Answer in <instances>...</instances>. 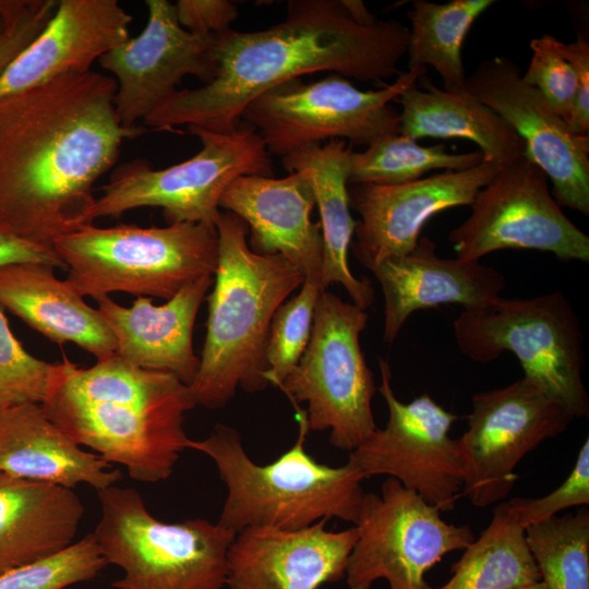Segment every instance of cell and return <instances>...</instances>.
I'll use <instances>...</instances> for the list:
<instances>
[{
	"label": "cell",
	"mask_w": 589,
	"mask_h": 589,
	"mask_svg": "<svg viewBox=\"0 0 589 589\" xmlns=\"http://www.w3.org/2000/svg\"><path fill=\"white\" fill-rule=\"evenodd\" d=\"M116 80L69 73L0 99V228L52 249L94 221L93 187L119 156L125 128Z\"/></svg>",
	"instance_id": "6da1fadb"
},
{
	"label": "cell",
	"mask_w": 589,
	"mask_h": 589,
	"mask_svg": "<svg viewBox=\"0 0 589 589\" xmlns=\"http://www.w3.org/2000/svg\"><path fill=\"white\" fill-rule=\"evenodd\" d=\"M408 37L409 28L397 20L358 22L344 0H289L286 17L268 28L218 34L215 77L176 91L144 123L163 131L185 124L230 133L254 98L303 75L325 71L376 83L398 75Z\"/></svg>",
	"instance_id": "7a4b0ae2"
},
{
	"label": "cell",
	"mask_w": 589,
	"mask_h": 589,
	"mask_svg": "<svg viewBox=\"0 0 589 589\" xmlns=\"http://www.w3.org/2000/svg\"><path fill=\"white\" fill-rule=\"evenodd\" d=\"M40 405L75 443L152 483L168 479L189 448L183 423L196 401L173 374L139 368L115 353L91 368L63 356L53 363Z\"/></svg>",
	"instance_id": "3957f363"
},
{
	"label": "cell",
	"mask_w": 589,
	"mask_h": 589,
	"mask_svg": "<svg viewBox=\"0 0 589 589\" xmlns=\"http://www.w3.org/2000/svg\"><path fill=\"white\" fill-rule=\"evenodd\" d=\"M216 229L218 262L205 341L190 385L196 405L211 410L225 407L239 387L255 393L269 385L265 351L273 315L304 283L284 256L252 251L248 226L237 215L220 212Z\"/></svg>",
	"instance_id": "277c9868"
},
{
	"label": "cell",
	"mask_w": 589,
	"mask_h": 589,
	"mask_svg": "<svg viewBox=\"0 0 589 589\" xmlns=\"http://www.w3.org/2000/svg\"><path fill=\"white\" fill-rule=\"evenodd\" d=\"M299 433L296 443L267 465L248 455L239 432L216 423L189 448L207 455L227 486L218 525L238 533L250 527L300 530L321 519L338 518L356 525L364 496L365 476L352 462L330 467L305 450L306 410L291 402Z\"/></svg>",
	"instance_id": "5b68a950"
},
{
	"label": "cell",
	"mask_w": 589,
	"mask_h": 589,
	"mask_svg": "<svg viewBox=\"0 0 589 589\" xmlns=\"http://www.w3.org/2000/svg\"><path fill=\"white\" fill-rule=\"evenodd\" d=\"M52 249L67 267L65 280L82 297L121 291L167 301L215 274L218 233L216 227L195 223L148 228L91 224L59 237Z\"/></svg>",
	"instance_id": "8992f818"
},
{
	"label": "cell",
	"mask_w": 589,
	"mask_h": 589,
	"mask_svg": "<svg viewBox=\"0 0 589 589\" xmlns=\"http://www.w3.org/2000/svg\"><path fill=\"white\" fill-rule=\"evenodd\" d=\"M93 536L107 564L123 570L115 589H223L236 532L205 519L165 522L133 488L98 491Z\"/></svg>",
	"instance_id": "52a82bcc"
},
{
	"label": "cell",
	"mask_w": 589,
	"mask_h": 589,
	"mask_svg": "<svg viewBox=\"0 0 589 589\" xmlns=\"http://www.w3.org/2000/svg\"><path fill=\"white\" fill-rule=\"evenodd\" d=\"M453 327L465 357L486 364L505 351L512 352L524 377L575 418L588 417L589 397L581 376L584 334L562 291L529 299L498 297L481 306L464 309Z\"/></svg>",
	"instance_id": "ba28073f"
},
{
	"label": "cell",
	"mask_w": 589,
	"mask_h": 589,
	"mask_svg": "<svg viewBox=\"0 0 589 589\" xmlns=\"http://www.w3.org/2000/svg\"><path fill=\"white\" fill-rule=\"evenodd\" d=\"M188 130L202 143L197 154L165 169H152L140 159L121 165L96 199L94 220L139 207H159L168 225L195 223L216 227L220 199L235 179L245 175L273 176L265 144L248 123L241 122L230 133L197 127Z\"/></svg>",
	"instance_id": "9c48e42d"
},
{
	"label": "cell",
	"mask_w": 589,
	"mask_h": 589,
	"mask_svg": "<svg viewBox=\"0 0 589 589\" xmlns=\"http://www.w3.org/2000/svg\"><path fill=\"white\" fill-rule=\"evenodd\" d=\"M366 310L326 290L316 300L309 344L278 388L291 402H306L310 431L330 430L329 443L351 452L376 429L372 398L377 387L360 346Z\"/></svg>",
	"instance_id": "30bf717a"
},
{
	"label": "cell",
	"mask_w": 589,
	"mask_h": 589,
	"mask_svg": "<svg viewBox=\"0 0 589 589\" xmlns=\"http://www.w3.org/2000/svg\"><path fill=\"white\" fill-rule=\"evenodd\" d=\"M425 73V68L406 70L393 83L370 91L335 73L310 83L296 79L254 98L242 118L259 132L268 154L280 157L328 139L369 146L398 133L399 111L390 103Z\"/></svg>",
	"instance_id": "8fae6325"
},
{
	"label": "cell",
	"mask_w": 589,
	"mask_h": 589,
	"mask_svg": "<svg viewBox=\"0 0 589 589\" xmlns=\"http://www.w3.org/2000/svg\"><path fill=\"white\" fill-rule=\"evenodd\" d=\"M440 512L393 478L380 493H364L346 566L348 589H370L378 579L389 589H432L425 574L476 539L469 526L447 522Z\"/></svg>",
	"instance_id": "7c38bea8"
},
{
	"label": "cell",
	"mask_w": 589,
	"mask_h": 589,
	"mask_svg": "<svg viewBox=\"0 0 589 589\" xmlns=\"http://www.w3.org/2000/svg\"><path fill=\"white\" fill-rule=\"evenodd\" d=\"M470 207L448 235L458 259L480 261L494 251L522 249L589 262V237L563 213L546 175L526 153L503 166Z\"/></svg>",
	"instance_id": "4fadbf2b"
},
{
	"label": "cell",
	"mask_w": 589,
	"mask_h": 589,
	"mask_svg": "<svg viewBox=\"0 0 589 589\" xmlns=\"http://www.w3.org/2000/svg\"><path fill=\"white\" fill-rule=\"evenodd\" d=\"M574 414L526 377L471 397L468 429L457 438L464 466L461 496L477 507L504 500L515 468L548 438L566 431Z\"/></svg>",
	"instance_id": "5bb4252c"
},
{
	"label": "cell",
	"mask_w": 589,
	"mask_h": 589,
	"mask_svg": "<svg viewBox=\"0 0 589 589\" xmlns=\"http://www.w3.org/2000/svg\"><path fill=\"white\" fill-rule=\"evenodd\" d=\"M381 393L388 409L384 429H376L349 452L348 461L365 478L387 476L419 494L441 512L452 510L461 496L464 466L457 438L449 436L457 416L423 394L404 404L392 387L387 361L378 358Z\"/></svg>",
	"instance_id": "9a60e30c"
},
{
	"label": "cell",
	"mask_w": 589,
	"mask_h": 589,
	"mask_svg": "<svg viewBox=\"0 0 589 589\" xmlns=\"http://www.w3.org/2000/svg\"><path fill=\"white\" fill-rule=\"evenodd\" d=\"M465 92L490 107L517 133L526 155L551 180L557 204L588 216L589 136L574 133L506 57L481 62L467 76Z\"/></svg>",
	"instance_id": "2e32d148"
},
{
	"label": "cell",
	"mask_w": 589,
	"mask_h": 589,
	"mask_svg": "<svg viewBox=\"0 0 589 589\" xmlns=\"http://www.w3.org/2000/svg\"><path fill=\"white\" fill-rule=\"evenodd\" d=\"M148 20L140 35L127 39L101 58L103 69L116 76L115 109L121 124L145 120L177 89L183 76L204 84L216 75L218 34H195L183 28L175 4L146 0Z\"/></svg>",
	"instance_id": "e0dca14e"
},
{
	"label": "cell",
	"mask_w": 589,
	"mask_h": 589,
	"mask_svg": "<svg viewBox=\"0 0 589 589\" xmlns=\"http://www.w3.org/2000/svg\"><path fill=\"white\" fill-rule=\"evenodd\" d=\"M502 167L485 161L408 183L348 185L350 208L360 215L351 250L369 271L402 257L417 245L423 226L437 213L468 205Z\"/></svg>",
	"instance_id": "ac0fdd59"
},
{
	"label": "cell",
	"mask_w": 589,
	"mask_h": 589,
	"mask_svg": "<svg viewBox=\"0 0 589 589\" xmlns=\"http://www.w3.org/2000/svg\"><path fill=\"white\" fill-rule=\"evenodd\" d=\"M327 519L300 530L250 527L236 534L227 556L229 589H320L345 578L358 538L356 526L326 529Z\"/></svg>",
	"instance_id": "d6986e66"
},
{
	"label": "cell",
	"mask_w": 589,
	"mask_h": 589,
	"mask_svg": "<svg viewBox=\"0 0 589 589\" xmlns=\"http://www.w3.org/2000/svg\"><path fill=\"white\" fill-rule=\"evenodd\" d=\"M314 206L312 183L303 170L280 179L240 176L220 199V207L247 224L252 251L284 256L304 281L320 286L324 247L321 225L311 220Z\"/></svg>",
	"instance_id": "ffe728a7"
},
{
	"label": "cell",
	"mask_w": 589,
	"mask_h": 589,
	"mask_svg": "<svg viewBox=\"0 0 589 589\" xmlns=\"http://www.w3.org/2000/svg\"><path fill=\"white\" fill-rule=\"evenodd\" d=\"M131 21L117 0L58 1L45 28L1 73L0 99L89 72L95 60L130 38Z\"/></svg>",
	"instance_id": "44dd1931"
},
{
	"label": "cell",
	"mask_w": 589,
	"mask_h": 589,
	"mask_svg": "<svg viewBox=\"0 0 589 589\" xmlns=\"http://www.w3.org/2000/svg\"><path fill=\"white\" fill-rule=\"evenodd\" d=\"M384 296L383 340L392 345L416 311L456 303L478 308L501 297L505 276L480 261L441 257L429 237H420L407 255L371 271Z\"/></svg>",
	"instance_id": "7402d4cb"
},
{
	"label": "cell",
	"mask_w": 589,
	"mask_h": 589,
	"mask_svg": "<svg viewBox=\"0 0 589 589\" xmlns=\"http://www.w3.org/2000/svg\"><path fill=\"white\" fill-rule=\"evenodd\" d=\"M213 283L211 275L203 276L161 305L137 297L124 308L109 296L97 297V310L112 332L116 353L139 368L173 374L190 386L200 368L192 344L193 327Z\"/></svg>",
	"instance_id": "603a6c76"
},
{
	"label": "cell",
	"mask_w": 589,
	"mask_h": 589,
	"mask_svg": "<svg viewBox=\"0 0 589 589\" xmlns=\"http://www.w3.org/2000/svg\"><path fill=\"white\" fill-rule=\"evenodd\" d=\"M0 471L72 490L85 483L99 491L122 478L100 455L83 450L35 402L8 407L0 417Z\"/></svg>",
	"instance_id": "cb8c5ba5"
},
{
	"label": "cell",
	"mask_w": 589,
	"mask_h": 589,
	"mask_svg": "<svg viewBox=\"0 0 589 589\" xmlns=\"http://www.w3.org/2000/svg\"><path fill=\"white\" fill-rule=\"evenodd\" d=\"M55 268L36 262L0 266V305L53 342H74L97 360L115 354L116 340L103 315L58 279Z\"/></svg>",
	"instance_id": "d4e9b609"
},
{
	"label": "cell",
	"mask_w": 589,
	"mask_h": 589,
	"mask_svg": "<svg viewBox=\"0 0 589 589\" xmlns=\"http://www.w3.org/2000/svg\"><path fill=\"white\" fill-rule=\"evenodd\" d=\"M84 512L72 489L0 471V575L70 546Z\"/></svg>",
	"instance_id": "484cf974"
},
{
	"label": "cell",
	"mask_w": 589,
	"mask_h": 589,
	"mask_svg": "<svg viewBox=\"0 0 589 589\" xmlns=\"http://www.w3.org/2000/svg\"><path fill=\"white\" fill-rule=\"evenodd\" d=\"M352 146L344 140L325 145H309L281 157L289 172L303 170L312 183L315 206L321 216L323 236V267L321 290L340 284L352 303L366 310L374 302L371 280L357 278L348 264V251L357 226L350 214L348 171Z\"/></svg>",
	"instance_id": "4316f807"
},
{
	"label": "cell",
	"mask_w": 589,
	"mask_h": 589,
	"mask_svg": "<svg viewBox=\"0 0 589 589\" xmlns=\"http://www.w3.org/2000/svg\"><path fill=\"white\" fill-rule=\"evenodd\" d=\"M416 84L395 100L401 106L399 134L416 141L423 137L468 140L479 146L485 161L500 167L526 153L524 142L512 127L468 93L441 89L426 74Z\"/></svg>",
	"instance_id": "83f0119b"
},
{
	"label": "cell",
	"mask_w": 589,
	"mask_h": 589,
	"mask_svg": "<svg viewBox=\"0 0 589 589\" xmlns=\"http://www.w3.org/2000/svg\"><path fill=\"white\" fill-rule=\"evenodd\" d=\"M541 580L525 529L508 502L493 508L489 526L452 565L438 589H518Z\"/></svg>",
	"instance_id": "f1b7e54d"
},
{
	"label": "cell",
	"mask_w": 589,
	"mask_h": 589,
	"mask_svg": "<svg viewBox=\"0 0 589 589\" xmlns=\"http://www.w3.org/2000/svg\"><path fill=\"white\" fill-rule=\"evenodd\" d=\"M407 16L411 23L406 55L407 70L432 67L442 77L444 91L465 92L462 45L474 21L494 0H452L434 3L413 0Z\"/></svg>",
	"instance_id": "f546056e"
},
{
	"label": "cell",
	"mask_w": 589,
	"mask_h": 589,
	"mask_svg": "<svg viewBox=\"0 0 589 589\" xmlns=\"http://www.w3.org/2000/svg\"><path fill=\"white\" fill-rule=\"evenodd\" d=\"M482 160L480 151L453 154L444 144L422 146L409 136L394 133L377 139L363 152L351 153L348 184H402L421 179L431 170L460 171Z\"/></svg>",
	"instance_id": "4dcf8cb0"
},
{
	"label": "cell",
	"mask_w": 589,
	"mask_h": 589,
	"mask_svg": "<svg viewBox=\"0 0 589 589\" xmlns=\"http://www.w3.org/2000/svg\"><path fill=\"white\" fill-rule=\"evenodd\" d=\"M545 589H589V510L555 515L525 529Z\"/></svg>",
	"instance_id": "1f68e13d"
},
{
	"label": "cell",
	"mask_w": 589,
	"mask_h": 589,
	"mask_svg": "<svg viewBox=\"0 0 589 589\" xmlns=\"http://www.w3.org/2000/svg\"><path fill=\"white\" fill-rule=\"evenodd\" d=\"M320 291L318 285L304 281L300 292L275 311L265 351L268 384L278 387L303 354L310 340Z\"/></svg>",
	"instance_id": "d6a6232c"
},
{
	"label": "cell",
	"mask_w": 589,
	"mask_h": 589,
	"mask_svg": "<svg viewBox=\"0 0 589 589\" xmlns=\"http://www.w3.org/2000/svg\"><path fill=\"white\" fill-rule=\"evenodd\" d=\"M107 562L93 533L49 557L0 575V589H64L98 576Z\"/></svg>",
	"instance_id": "836d02e7"
},
{
	"label": "cell",
	"mask_w": 589,
	"mask_h": 589,
	"mask_svg": "<svg viewBox=\"0 0 589 589\" xmlns=\"http://www.w3.org/2000/svg\"><path fill=\"white\" fill-rule=\"evenodd\" d=\"M564 44L550 34L533 38L530 41L529 67L521 79L533 86L553 111L568 122L578 79L566 57Z\"/></svg>",
	"instance_id": "e575fe53"
},
{
	"label": "cell",
	"mask_w": 589,
	"mask_h": 589,
	"mask_svg": "<svg viewBox=\"0 0 589 589\" xmlns=\"http://www.w3.org/2000/svg\"><path fill=\"white\" fill-rule=\"evenodd\" d=\"M52 366L24 349L0 305V402L5 407L41 404Z\"/></svg>",
	"instance_id": "d590c367"
},
{
	"label": "cell",
	"mask_w": 589,
	"mask_h": 589,
	"mask_svg": "<svg viewBox=\"0 0 589 589\" xmlns=\"http://www.w3.org/2000/svg\"><path fill=\"white\" fill-rule=\"evenodd\" d=\"M524 529L558 515L562 510L589 504V440L579 449L576 462L566 480L551 493L507 501Z\"/></svg>",
	"instance_id": "8d00e7d4"
},
{
	"label": "cell",
	"mask_w": 589,
	"mask_h": 589,
	"mask_svg": "<svg viewBox=\"0 0 589 589\" xmlns=\"http://www.w3.org/2000/svg\"><path fill=\"white\" fill-rule=\"evenodd\" d=\"M57 5L56 0L27 1L20 16L0 36V75L45 28Z\"/></svg>",
	"instance_id": "74e56055"
},
{
	"label": "cell",
	"mask_w": 589,
	"mask_h": 589,
	"mask_svg": "<svg viewBox=\"0 0 589 589\" xmlns=\"http://www.w3.org/2000/svg\"><path fill=\"white\" fill-rule=\"evenodd\" d=\"M175 10L179 24L195 34H220L238 16L236 4L228 0H179Z\"/></svg>",
	"instance_id": "f35d334b"
},
{
	"label": "cell",
	"mask_w": 589,
	"mask_h": 589,
	"mask_svg": "<svg viewBox=\"0 0 589 589\" xmlns=\"http://www.w3.org/2000/svg\"><path fill=\"white\" fill-rule=\"evenodd\" d=\"M564 50L578 79L574 106L567 124L574 133L589 136V44L578 37L574 43L564 44Z\"/></svg>",
	"instance_id": "ab89813d"
},
{
	"label": "cell",
	"mask_w": 589,
	"mask_h": 589,
	"mask_svg": "<svg viewBox=\"0 0 589 589\" xmlns=\"http://www.w3.org/2000/svg\"><path fill=\"white\" fill-rule=\"evenodd\" d=\"M23 262L46 263L67 271L53 249L27 241L0 228V266Z\"/></svg>",
	"instance_id": "60d3db41"
},
{
	"label": "cell",
	"mask_w": 589,
	"mask_h": 589,
	"mask_svg": "<svg viewBox=\"0 0 589 589\" xmlns=\"http://www.w3.org/2000/svg\"><path fill=\"white\" fill-rule=\"evenodd\" d=\"M28 0H0V36L20 16Z\"/></svg>",
	"instance_id": "b9f144b4"
},
{
	"label": "cell",
	"mask_w": 589,
	"mask_h": 589,
	"mask_svg": "<svg viewBox=\"0 0 589 589\" xmlns=\"http://www.w3.org/2000/svg\"><path fill=\"white\" fill-rule=\"evenodd\" d=\"M518 589H545V586L543 585V582L540 580L538 582H534V584H531V585H527V586H524V587H520Z\"/></svg>",
	"instance_id": "7bdbcfd3"
},
{
	"label": "cell",
	"mask_w": 589,
	"mask_h": 589,
	"mask_svg": "<svg viewBox=\"0 0 589 589\" xmlns=\"http://www.w3.org/2000/svg\"><path fill=\"white\" fill-rule=\"evenodd\" d=\"M8 407H5L2 402H0V417L2 416L3 411L7 409Z\"/></svg>",
	"instance_id": "ee69618b"
}]
</instances>
